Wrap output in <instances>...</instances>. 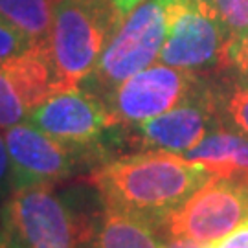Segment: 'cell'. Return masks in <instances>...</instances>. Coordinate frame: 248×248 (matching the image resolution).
Segmentation results:
<instances>
[{
    "label": "cell",
    "instance_id": "obj_1",
    "mask_svg": "<svg viewBox=\"0 0 248 248\" xmlns=\"http://www.w3.org/2000/svg\"><path fill=\"white\" fill-rule=\"evenodd\" d=\"M213 175L202 164L168 151L118 155L89 175L101 204L160 228L171 212L186 202Z\"/></svg>",
    "mask_w": 248,
    "mask_h": 248
},
{
    "label": "cell",
    "instance_id": "obj_2",
    "mask_svg": "<svg viewBox=\"0 0 248 248\" xmlns=\"http://www.w3.org/2000/svg\"><path fill=\"white\" fill-rule=\"evenodd\" d=\"M122 22L110 0H53L46 45L59 90L81 89Z\"/></svg>",
    "mask_w": 248,
    "mask_h": 248
},
{
    "label": "cell",
    "instance_id": "obj_3",
    "mask_svg": "<svg viewBox=\"0 0 248 248\" xmlns=\"http://www.w3.org/2000/svg\"><path fill=\"white\" fill-rule=\"evenodd\" d=\"M87 224L53 186L13 191L0 206L9 248H83Z\"/></svg>",
    "mask_w": 248,
    "mask_h": 248
},
{
    "label": "cell",
    "instance_id": "obj_4",
    "mask_svg": "<svg viewBox=\"0 0 248 248\" xmlns=\"http://www.w3.org/2000/svg\"><path fill=\"white\" fill-rule=\"evenodd\" d=\"M171 0H145L124 18L81 89L107 98L124 81L158 61L168 30Z\"/></svg>",
    "mask_w": 248,
    "mask_h": 248
},
{
    "label": "cell",
    "instance_id": "obj_5",
    "mask_svg": "<svg viewBox=\"0 0 248 248\" xmlns=\"http://www.w3.org/2000/svg\"><path fill=\"white\" fill-rule=\"evenodd\" d=\"M230 43L212 0H171L158 62L186 72L224 68Z\"/></svg>",
    "mask_w": 248,
    "mask_h": 248
},
{
    "label": "cell",
    "instance_id": "obj_6",
    "mask_svg": "<svg viewBox=\"0 0 248 248\" xmlns=\"http://www.w3.org/2000/svg\"><path fill=\"white\" fill-rule=\"evenodd\" d=\"M248 221V180L213 175L204 186L166 217L158 230L213 245Z\"/></svg>",
    "mask_w": 248,
    "mask_h": 248
},
{
    "label": "cell",
    "instance_id": "obj_7",
    "mask_svg": "<svg viewBox=\"0 0 248 248\" xmlns=\"http://www.w3.org/2000/svg\"><path fill=\"white\" fill-rule=\"evenodd\" d=\"M222 124L221 92L204 83L189 99L136 127H114L110 140L138 151H168L184 155Z\"/></svg>",
    "mask_w": 248,
    "mask_h": 248
},
{
    "label": "cell",
    "instance_id": "obj_8",
    "mask_svg": "<svg viewBox=\"0 0 248 248\" xmlns=\"http://www.w3.org/2000/svg\"><path fill=\"white\" fill-rule=\"evenodd\" d=\"M26 122L89 160L101 156L107 162L108 158L103 140L110 136L114 124L105 101L89 90L55 92L31 110Z\"/></svg>",
    "mask_w": 248,
    "mask_h": 248
},
{
    "label": "cell",
    "instance_id": "obj_9",
    "mask_svg": "<svg viewBox=\"0 0 248 248\" xmlns=\"http://www.w3.org/2000/svg\"><path fill=\"white\" fill-rule=\"evenodd\" d=\"M204 85L195 72L153 64L124 81L107 98L114 127H136L189 99Z\"/></svg>",
    "mask_w": 248,
    "mask_h": 248
},
{
    "label": "cell",
    "instance_id": "obj_10",
    "mask_svg": "<svg viewBox=\"0 0 248 248\" xmlns=\"http://www.w3.org/2000/svg\"><path fill=\"white\" fill-rule=\"evenodd\" d=\"M2 133L11 162L13 191L55 186L68 180L85 162H89L87 156L50 138L30 122L13 125Z\"/></svg>",
    "mask_w": 248,
    "mask_h": 248
},
{
    "label": "cell",
    "instance_id": "obj_11",
    "mask_svg": "<svg viewBox=\"0 0 248 248\" xmlns=\"http://www.w3.org/2000/svg\"><path fill=\"white\" fill-rule=\"evenodd\" d=\"M182 156L202 164L215 177L248 180V136L224 120Z\"/></svg>",
    "mask_w": 248,
    "mask_h": 248
},
{
    "label": "cell",
    "instance_id": "obj_12",
    "mask_svg": "<svg viewBox=\"0 0 248 248\" xmlns=\"http://www.w3.org/2000/svg\"><path fill=\"white\" fill-rule=\"evenodd\" d=\"M83 248H162V243L149 222L103 206L89 219Z\"/></svg>",
    "mask_w": 248,
    "mask_h": 248
},
{
    "label": "cell",
    "instance_id": "obj_13",
    "mask_svg": "<svg viewBox=\"0 0 248 248\" xmlns=\"http://www.w3.org/2000/svg\"><path fill=\"white\" fill-rule=\"evenodd\" d=\"M53 0H0V18L20 30L35 45H46Z\"/></svg>",
    "mask_w": 248,
    "mask_h": 248
},
{
    "label": "cell",
    "instance_id": "obj_14",
    "mask_svg": "<svg viewBox=\"0 0 248 248\" xmlns=\"http://www.w3.org/2000/svg\"><path fill=\"white\" fill-rule=\"evenodd\" d=\"M31 112L9 59L0 62V131L26 122Z\"/></svg>",
    "mask_w": 248,
    "mask_h": 248
},
{
    "label": "cell",
    "instance_id": "obj_15",
    "mask_svg": "<svg viewBox=\"0 0 248 248\" xmlns=\"http://www.w3.org/2000/svg\"><path fill=\"white\" fill-rule=\"evenodd\" d=\"M222 120L248 136V79L239 78L221 92Z\"/></svg>",
    "mask_w": 248,
    "mask_h": 248
},
{
    "label": "cell",
    "instance_id": "obj_16",
    "mask_svg": "<svg viewBox=\"0 0 248 248\" xmlns=\"http://www.w3.org/2000/svg\"><path fill=\"white\" fill-rule=\"evenodd\" d=\"M212 4L228 30V46L237 45L248 33V0H212Z\"/></svg>",
    "mask_w": 248,
    "mask_h": 248
},
{
    "label": "cell",
    "instance_id": "obj_17",
    "mask_svg": "<svg viewBox=\"0 0 248 248\" xmlns=\"http://www.w3.org/2000/svg\"><path fill=\"white\" fill-rule=\"evenodd\" d=\"M33 46L37 45L30 37L24 35L15 26H11L4 18H0V62L28 52Z\"/></svg>",
    "mask_w": 248,
    "mask_h": 248
},
{
    "label": "cell",
    "instance_id": "obj_18",
    "mask_svg": "<svg viewBox=\"0 0 248 248\" xmlns=\"http://www.w3.org/2000/svg\"><path fill=\"white\" fill-rule=\"evenodd\" d=\"M224 68L235 70L239 74V78L248 79V33L237 45H232L226 48Z\"/></svg>",
    "mask_w": 248,
    "mask_h": 248
},
{
    "label": "cell",
    "instance_id": "obj_19",
    "mask_svg": "<svg viewBox=\"0 0 248 248\" xmlns=\"http://www.w3.org/2000/svg\"><path fill=\"white\" fill-rule=\"evenodd\" d=\"M13 193V177H11V162H9L8 147L4 140V133L0 131V202ZM2 206V204H0Z\"/></svg>",
    "mask_w": 248,
    "mask_h": 248
},
{
    "label": "cell",
    "instance_id": "obj_20",
    "mask_svg": "<svg viewBox=\"0 0 248 248\" xmlns=\"http://www.w3.org/2000/svg\"><path fill=\"white\" fill-rule=\"evenodd\" d=\"M212 248H248V221L239 224L235 230L221 241L213 243Z\"/></svg>",
    "mask_w": 248,
    "mask_h": 248
},
{
    "label": "cell",
    "instance_id": "obj_21",
    "mask_svg": "<svg viewBox=\"0 0 248 248\" xmlns=\"http://www.w3.org/2000/svg\"><path fill=\"white\" fill-rule=\"evenodd\" d=\"M162 248H212V245H204L184 237H168L166 243H162Z\"/></svg>",
    "mask_w": 248,
    "mask_h": 248
},
{
    "label": "cell",
    "instance_id": "obj_22",
    "mask_svg": "<svg viewBox=\"0 0 248 248\" xmlns=\"http://www.w3.org/2000/svg\"><path fill=\"white\" fill-rule=\"evenodd\" d=\"M110 2H112V6L116 8V11L120 13V17L125 18L129 13H133L140 4H143L145 0H110Z\"/></svg>",
    "mask_w": 248,
    "mask_h": 248
},
{
    "label": "cell",
    "instance_id": "obj_23",
    "mask_svg": "<svg viewBox=\"0 0 248 248\" xmlns=\"http://www.w3.org/2000/svg\"><path fill=\"white\" fill-rule=\"evenodd\" d=\"M0 248H9L8 237H6V232L2 230V226H0Z\"/></svg>",
    "mask_w": 248,
    "mask_h": 248
}]
</instances>
